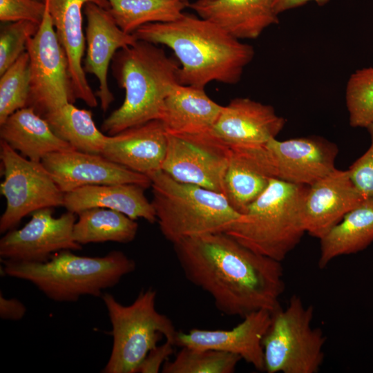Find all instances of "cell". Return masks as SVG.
I'll return each mask as SVG.
<instances>
[{"label": "cell", "instance_id": "obj_1", "mask_svg": "<svg viewBox=\"0 0 373 373\" xmlns=\"http://www.w3.org/2000/svg\"><path fill=\"white\" fill-rule=\"evenodd\" d=\"M173 245L186 278L209 294L221 313L243 318L280 306L285 288L281 262L253 251L225 232Z\"/></svg>", "mask_w": 373, "mask_h": 373}, {"label": "cell", "instance_id": "obj_2", "mask_svg": "<svg viewBox=\"0 0 373 373\" xmlns=\"http://www.w3.org/2000/svg\"><path fill=\"white\" fill-rule=\"evenodd\" d=\"M138 40L170 48L180 64L178 83L204 88L211 82L238 83L254 57V48L216 23L184 13L177 20L144 25Z\"/></svg>", "mask_w": 373, "mask_h": 373}, {"label": "cell", "instance_id": "obj_3", "mask_svg": "<svg viewBox=\"0 0 373 373\" xmlns=\"http://www.w3.org/2000/svg\"><path fill=\"white\" fill-rule=\"evenodd\" d=\"M118 86L125 90L122 104L102 124L108 135L160 119L164 100L178 83L180 64L157 46L142 40L119 49L111 61Z\"/></svg>", "mask_w": 373, "mask_h": 373}, {"label": "cell", "instance_id": "obj_4", "mask_svg": "<svg viewBox=\"0 0 373 373\" xmlns=\"http://www.w3.org/2000/svg\"><path fill=\"white\" fill-rule=\"evenodd\" d=\"M4 275L27 280L50 299L74 302L85 295L102 296L135 271V262L120 251L102 257L80 256L61 251L44 262L2 260Z\"/></svg>", "mask_w": 373, "mask_h": 373}, {"label": "cell", "instance_id": "obj_5", "mask_svg": "<svg viewBox=\"0 0 373 373\" xmlns=\"http://www.w3.org/2000/svg\"><path fill=\"white\" fill-rule=\"evenodd\" d=\"M308 186L272 179L225 233L253 251L282 262L306 233L303 204Z\"/></svg>", "mask_w": 373, "mask_h": 373}, {"label": "cell", "instance_id": "obj_6", "mask_svg": "<svg viewBox=\"0 0 373 373\" xmlns=\"http://www.w3.org/2000/svg\"><path fill=\"white\" fill-rule=\"evenodd\" d=\"M147 175L160 231L172 244L225 232L242 216L221 193L178 182L162 170Z\"/></svg>", "mask_w": 373, "mask_h": 373}, {"label": "cell", "instance_id": "obj_7", "mask_svg": "<svg viewBox=\"0 0 373 373\" xmlns=\"http://www.w3.org/2000/svg\"><path fill=\"white\" fill-rule=\"evenodd\" d=\"M156 291H142L129 305L111 294L102 295L112 325L113 347L104 373H135L162 336L175 345L177 331L172 321L155 308Z\"/></svg>", "mask_w": 373, "mask_h": 373}, {"label": "cell", "instance_id": "obj_8", "mask_svg": "<svg viewBox=\"0 0 373 373\" xmlns=\"http://www.w3.org/2000/svg\"><path fill=\"white\" fill-rule=\"evenodd\" d=\"M312 305L296 294L285 309L271 312V323L262 340L267 373H316L324 361L326 337L312 326Z\"/></svg>", "mask_w": 373, "mask_h": 373}, {"label": "cell", "instance_id": "obj_9", "mask_svg": "<svg viewBox=\"0 0 373 373\" xmlns=\"http://www.w3.org/2000/svg\"><path fill=\"white\" fill-rule=\"evenodd\" d=\"M4 179L0 191L6 207L0 218V232L14 229L26 216L64 204V193L41 162L30 160L0 141Z\"/></svg>", "mask_w": 373, "mask_h": 373}, {"label": "cell", "instance_id": "obj_10", "mask_svg": "<svg viewBox=\"0 0 373 373\" xmlns=\"http://www.w3.org/2000/svg\"><path fill=\"white\" fill-rule=\"evenodd\" d=\"M46 3V2H45ZM30 90L26 107L44 117L74 97L66 55L57 37L46 3L39 30L28 44Z\"/></svg>", "mask_w": 373, "mask_h": 373}, {"label": "cell", "instance_id": "obj_11", "mask_svg": "<svg viewBox=\"0 0 373 373\" xmlns=\"http://www.w3.org/2000/svg\"><path fill=\"white\" fill-rule=\"evenodd\" d=\"M231 147L210 131L196 133H167L162 170L174 180L223 194V180Z\"/></svg>", "mask_w": 373, "mask_h": 373}, {"label": "cell", "instance_id": "obj_12", "mask_svg": "<svg viewBox=\"0 0 373 373\" xmlns=\"http://www.w3.org/2000/svg\"><path fill=\"white\" fill-rule=\"evenodd\" d=\"M53 213L50 207L37 210L23 227L6 232L0 240L1 259L44 262L61 251L82 249L73 237L77 214L67 211L55 218Z\"/></svg>", "mask_w": 373, "mask_h": 373}, {"label": "cell", "instance_id": "obj_13", "mask_svg": "<svg viewBox=\"0 0 373 373\" xmlns=\"http://www.w3.org/2000/svg\"><path fill=\"white\" fill-rule=\"evenodd\" d=\"M41 163L64 193L94 184H136L147 189L150 178L113 162L101 154L75 149L46 155Z\"/></svg>", "mask_w": 373, "mask_h": 373}, {"label": "cell", "instance_id": "obj_14", "mask_svg": "<svg viewBox=\"0 0 373 373\" xmlns=\"http://www.w3.org/2000/svg\"><path fill=\"white\" fill-rule=\"evenodd\" d=\"M84 14L86 27L83 68L86 73L98 79L99 86L95 95L105 112L114 101L108 83V68L113 56L117 50L134 44L138 39L133 34L123 31L108 9L90 2L85 5Z\"/></svg>", "mask_w": 373, "mask_h": 373}, {"label": "cell", "instance_id": "obj_15", "mask_svg": "<svg viewBox=\"0 0 373 373\" xmlns=\"http://www.w3.org/2000/svg\"><path fill=\"white\" fill-rule=\"evenodd\" d=\"M231 329H192L178 332L175 345L213 350L238 355L258 371H265L262 340L271 323V312L260 309L245 316Z\"/></svg>", "mask_w": 373, "mask_h": 373}, {"label": "cell", "instance_id": "obj_16", "mask_svg": "<svg viewBox=\"0 0 373 373\" xmlns=\"http://www.w3.org/2000/svg\"><path fill=\"white\" fill-rule=\"evenodd\" d=\"M266 146L275 162L277 178L286 182L310 186L336 169L338 146L323 137L274 138Z\"/></svg>", "mask_w": 373, "mask_h": 373}, {"label": "cell", "instance_id": "obj_17", "mask_svg": "<svg viewBox=\"0 0 373 373\" xmlns=\"http://www.w3.org/2000/svg\"><path fill=\"white\" fill-rule=\"evenodd\" d=\"M285 122L272 106L236 97L222 106L210 131L229 146L265 145L276 138Z\"/></svg>", "mask_w": 373, "mask_h": 373}, {"label": "cell", "instance_id": "obj_18", "mask_svg": "<svg viewBox=\"0 0 373 373\" xmlns=\"http://www.w3.org/2000/svg\"><path fill=\"white\" fill-rule=\"evenodd\" d=\"M365 199L348 171L336 169L308 186L303 204L306 233L321 239Z\"/></svg>", "mask_w": 373, "mask_h": 373}, {"label": "cell", "instance_id": "obj_19", "mask_svg": "<svg viewBox=\"0 0 373 373\" xmlns=\"http://www.w3.org/2000/svg\"><path fill=\"white\" fill-rule=\"evenodd\" d=\"M57 37L68 62L74 97L91 108L97 106V96L88 84L83 68L85 34L84 8L87 3L110 8L108 0H45Z\"/></svg>", "mask_w": 373, "mask_h": 373}, {"label": "cell", "instance_id": "obj_20", "mask_svg": "<svg viewBox=\"0 0 373 373\" xmlns=\"http://www.w3.org/2000/svg\"><path fill=\"white\" fill-rule=\"evenodd\" d=\"M230 147L223 194L236 211L244 214L271 180L277 178L276 168L266 144Z\"/></svg>", "mask_w": 373, "mask_h": 373}, {"label": "cell", "instance_id": "obj_21", "mask_svg": "<svg viewBox=\"0 0 373 373\" xmlns=\"http://www.w3.org/2000/svg\"><path fill=\"white\" fill-rule=\"evenodd\" d=\"M167 149V133L160 119L108 135L101 155L145 175L162 170Z\"/></svg>", "mask_w": 373, "mask_h": 373}, {"label": "cell", "instance_id": "obj_22", "mask_svg": "<svg viewBox=\"0 0 373 373\" xmlns=\"http://www.w3.org/2000/svg\"><path fill=\"white\" fill-rule=\"evenodd\" d=\"M275 0H195L188 7L239 39L258 38L279 21Z\"/></svg>", "mask_w": 373, "mask_h": 373}, {"label": "cell", "instance_id": "obj_23", "mask_svg": "<svg viewBox=\"0 0 373 373\" xmlns=\"http://www.w3.org/2000/svg\"><path fill=\"white\" fill-rule=\"evenodd\" d=\"M146 189L136 184L86 185L64 194L63 207L77 214L91 208L121 212L133 220L157 221L154 207L144 195Z\"/></svg>", "mask_w": 373, "mask_h": 373}, {"label": "cell", "instance_id": "obj_24", "mask_svg": "<svg viewBox=\"0 0 373 373\" xmlns=\"http://www.w3.org/2000/svg\"><path fill=\"white\" fill-rule=\"evenodd\" d=\"M222 106L204 88L177 84L164 100L160 120L168 133L205 132L211 129Z\"/></svg>", "mask_w": 373, "mask_h": 373}, {"label": "cell", "instance_id": "obj_25", "mask_svg": "<svg viewBox=\"0 0 373 373\" xmlns=\"http://www.w3.org/2000/svg\"><path fill=\"white\" fill-rule=\"evenodd\" d=\"M0 138L23 156L36 162L52 152L75 149L30 107L17 111L0 124Z\"/></svg>", "mask_w": 373, "mask_h": 373}, {"label": "cell", "instance_id": "obj_26", "mask_svg": "<svg viewBox=\"0 0 373 373\" xmlns=\"http://www.w3.org/2000/svg\"><path fill=\"white\" fill-rule=\"evenodd\" d=\"M319 240L321 269L337 257L365 249L373 242V198L365 199Z\"/></svg>", "mask_w": 373, "mask_h": 373}, {"label": "cell", "instance_id": "obj_27", "mask_svg": "<svg viewBox=\"0 0 373 373\" xmlns=\"http://www.w3.org/2000/svg\"><path fill=\"white\" fill-rule=\"evenodd\" d=\"M73 237L79 245L114 242L128 243L136 237L138 224L125 214L105 208H91L79 212Z\"/></svg>", "mask_w": 373, "mask_h": 373}, {"label": "cell", "instance_id": "obj_28", "mask_svg": "<svg viewBox=\"0 0 373 373\" xmlns=\"http://www.w3.org/2000/svg\"><path fill=\"white\" fill-rule=\"evenodd\" d=\"M44 118L54 133L75 149L101 154L108 135L97 128L90 111L68 103Z\"/></svg>", "mask_w": 373, "mask_h": 373}, {"label": "cell", "instance_id": "obj_29", "mask_svg": "<svg viewBox=\"0 0 373 373\" xmlns=\"http://www.w3.org/2000/svg\"><path fill=\"white\" fill-rule=\"evenodd\" d=\"M108 9L118 26L133 34L151 23L177 20L184 13L189 2L180 0H108Z\"/></svg>", "mask_w": 373, "mask_h": 373}, {"label": "cell", "instance_id": "obj_30", "mask_svg": "<svg viewBox=\"0 0 373 373\" xmlns=\"http://www.w3.org/2000/svg\"><path fill=\"white\" fill-rule=\"evenodd\" d=\"M173 361L162 366L163 373H233L242 358L236 354L213 350L182 347Z\"/></svg>", "mask_w": 373, "mask_h": 373}, {"label": "cell", "instance_id": "obj_31", "mask_svg": "<svg viewBox=\"0 0 373 373\" xmlns=\"http://www.w3.org/2000/svg\"><path fill=\"white\" fill-rule=\"evenodd\" d=\"M29 90V56L26 51L0 75V124L26 107Z\"/></svg>", "mask_w": 373, "mask_h": 373}, {"label": "cell", "instance_id": "obj_32", "mask_svg": "<svg viewBox=\"0 0 373 373\" xmlns=\"http://www.w3.org/2000/svg\"><path fill=\"white\" fill-rule=\"evenodd\" d=\"M345 102L352 127L367 128L373 123V68L356 70L345 89Z\"/></svg>", "mask_w": 373, "mask_h": 373}, {"label": "cell", "instance_id": "obj_33", "mask_svg": "<svg viewBox=\"0 0 373 373\" xmlns=\"http://www.w3.org/2000/svg\"><path fill=\"white\" fill-rule=\"evenodd\" d=\"M39 25L28 21L10 22L0 32V75L27 50L29 40L37 32Z\"/></svg>", "mask_w": 373, "mask_h": 373}, {"label": "cell", "instance_id": "obj_34", "mask_svg": "<svg viewBox=\"0 0 373 373\" xmlns=\"http://www.w3.org/2000/svg\"><path fill=\"white\" fill-rule=\"evenodd\" d=\"M45 11V1L0 0V21L3 23L28 21L40 25Z\"/></svg>", "mask_w": 373, "mask_h": 373}, {"label": "cell", "instance_id": "obj_35", "mask_svg": "<svg viewBox=\"0 0 373 373\" xmlns=\"http://www.w3.org/2000/svg\"><path fill=\"white\" fill-rule=\"evenodd\" d=\"M367 129L370 146L347 169L352 182L365 199L373 198V123Z\"/></svg>", "mask_w": 373, "mask_h": 373}, {"label": "cell", "instance_id": "obj_36", "mask_svg": "<svg viewBox=\"0 0 373 373\" xmlns=\"http://www.w3.org/2000/svg\"><path fill=\"white\" fill-rule=\"evenodd\" d=\"M174 346L175 345L166 341L164 344L157 345L146 355L140 365L137 372H159L164 363L169 360V356L173 353Z\"/></svg>", "mask_w": 373, "mask_h": 373}, {"label": "cell", "instance_id": "obj_37", "mask_svg": "<svg viewBox=\"0 0 373 373\" xmlns=\"http://www.w3.org/2000/svg\"><path fill=\"white\" fill-rule=\"evenodd\" d=\"M25 305L16 298H6L0 294V316L2 319L19 321L26 314Z\"/></svg>", "mask_w": 373, "mask_h": 373}, {"label": "cell", "instance_id": "obj_38", "mask_svg": "<svg viewBox=\"0 0 373 373\" xmlns=\"http://www.w3.org/2000/svg\"><path fill=\"white\" fill-rule=\"evenodd\" d=\"M329 0H275L274 7L276 12L280 13L302 6L310 1H314L318 6H323L327 3Z\"/></svg>", "mask_w": 373, "mask_h": 373}, {"label": "cell", "instance_id": "obj_39", "mask_svg": "<svg viewBox=\"0 0 373 373\" xmlns=\"http://www.w3.org/2000/svg\"><path fill=\"white\" fill-rule=\"evenodd\" d=\"M180 1H186V2H188V0H180Z\"/></svg>", "mask_w": 373, "mask_h": 373}, {"label": "cell", "instance_id": "obj_40", "mask_svg": "<svg viewBox=\"0 0 373 373\" xmlns=\"http://www.w3.org/2000/svg\"><path fill=\"white\" fill-rule=\"evenodd\" d=\"M39 1H44V2L45 1V0H39Z\"/></svg>", "mask_w": 373, "mask_h": 373}]
</instances>
